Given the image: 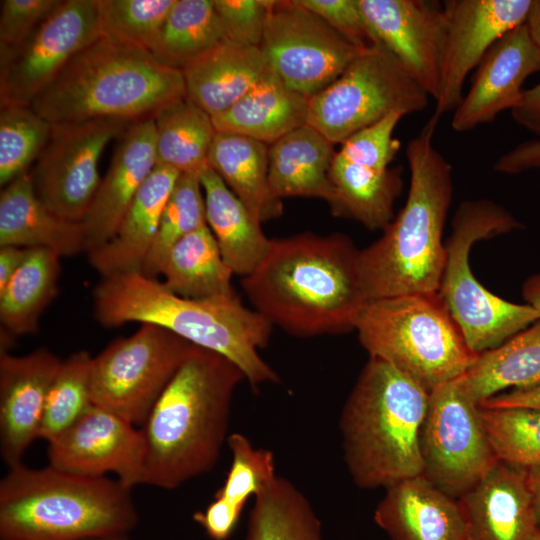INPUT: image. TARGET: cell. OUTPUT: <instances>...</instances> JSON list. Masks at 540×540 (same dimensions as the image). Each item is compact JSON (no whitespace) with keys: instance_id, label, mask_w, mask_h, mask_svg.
I'll return each mask as SVG.
<instances>
[{"instance_id":"55","label":"cell","mask_w":540,"mask_h":540,"mask_svg":"<svg viewBox=\"0 0 540 540\" xmlns=\"http://www.w3.org/2000/svg\"><path fill=\"white\" fill-rule=\"evenodd\" d=\"M531 486L534 497L535 514L537 520V526L540 531V468L529 470Z\"/></svg>"},{"instance_id":"42","label":"cell","mask_w":540,"mask_h":540,"mask_svg":"<svg viewBox=\"0 0 540 540\" xmlns=\"http://www.w3.org/2000/svg\"><path fill=\"white\" fill-rule=\"evenodd\" d=\"M176 0H97L101 36L151 50Z\"/></svg>"},{"instance_id":"43","label":"cell","mask_w":540,"mask_h":540,"mask_svg":"<svg viewBox=\"0 0 540 540\" xmlns=\"http://www.w3.org/2000/svg\"><path fill=\"white\" fill-rule=\"evenodd\" d=\"M226 444L232 461L214 498L241 515L249 498L255 497L277 476L274 455L268 449L254 447L241 433L230 434Z\"/></svg>"},{"instance_id":"53","label":"cell","mask_w":540,"mask_h":540,"mask_svg":"<svg viewBox=\"0 0 540 540\" xmlns=\"http://www.w3.org/2000/svg\"><path fill=\"white\" fill-rule=\"evenodd\" d=\"M524 25L530 39L540 52V0H531Z\"/></svg>"},{"instance_id":"25","label":"cell","mask_w":540,"mask_h":540,"mask_svg":"<svg viewBox=\"0 0 540 540\" xmlns=\"http://www.w3.org/2000/svg\"><path fill=\"white\" fill-rule=\"evenodd\" d=\"M7 245L73 256L84 252L82 224L48 208L36 195L28 171L1 190L0 246Z\"/></svg>"},{"instance_id":"20","label":"cell","mask_w":540,"mask_h":540,"mask_svg":"<svg viewBox=\"0 0 540 540\" xmlns=\"http://www.w3.org/2000/svg\"><path fill=\"white\" fill-rule=\"evenodd\" d=\"M61 359L47 349L0 352V450L9 467L38 439L46 398Z\"/></svg>"},{"instance_id":"2","label":"cell","mask_w":540,"mask_h":540,"mask_svg":"<svg viewBox=\"0 0 540 540\" xmlns=\"http://www.w3.org/2000/svg\"><path fill=\"white\" fill-rule=\"evenodd\" d=\"M245 380L224 356L191 345L141 430L145 481L172 490L213 469L228 439L235 389Z\"/></svg>"},{"instance_id":"49","label":"cell","mask_w":540,"mask_h":540,"mask_svg":"<svg viewBox=\"0 0 540 540\" xmlns=\"http://www.w3.org/2000/svg\"><path fill=\"white\" fill-rule=\"evenodd\" d=\"M493 169L508 175L540 170V138L523 141L503 153L495 161Z\"/></svg>"},{"instance_id":"9","label":"cell","mask_w":540,"mask_h":540,"mask_svg":"<svg viewBox=\"0 0 540 540\" xmlns=\"http://www.w3.org/2000/svg\"><path fill=\"white\" fill-rule=\"evenodd\" d=\"M520 228L521 223L508 210L484 198L461 202L452 218L438 292L469 348L477 354L501 345L540 319L530 305L516 304L488 291L469 264L475 242Z\"/></svg>"},{"instance_id":"24","label":"cell","mask_w":540,"mask_h":540,"mask_svg":"<svg viewBox=\"0 0 540 540\" xmlns=\"http://www.w3.org/2000/svg\"><path fill=\"white\" fill-rule=\"evenodd\" d=\"M179 173L156 166L128 208L114 236L88 253L101 278L142 272L154 244L161 215Z\"/></svg>"},{"instance_id":"1","label":"cell","mask_w":540,"mask_h":540,"mask_svg":"<svg viewBox=\"0 0 540 540\" xmlns=\"http://www.w3.org/2000/svg\"><path fill=\"white\" fill-rule=\"evenodd\" d=\"M359 251L341 233L272 239L264 259L241 285L254 310L290 335L344 334L355 330L368 301Z\"/></svg>"},{"instance_id":"52","label":"cell","mask_w":540,"mask_h":540,"mask_svg":"<svg viewBox=\"0 0 540 540\" xmlns=\"http://www.w3.org/2000/svg\"><path fill=\"white\" fill-rule=\"evenodd\" d=\"M30 249L18 246H0V291L26 259Z\"/></svg>"},{"instance_id":"45","label":"cell","mask_w":540,"mask_h":540,"mask_svg":"<svg viewBox=\"0 0 540 540\" xmlns=\"http://www.w3.org/2000/svg\"><path fill=\"white\" fill-rule=\"evenodd\" d=\"M225 41L259 47L272 0H213Z\"/></svg>"},{"instance_id":"35","label":"cell","mask_w":540,"mask_h":540,"mask_svg":"<svg viewBox=\"0 0 540 540\" xmlns=\"http://www.w3.org/2000/svg\"><path fill=\"white\" fill-rule=\"evenodd\" d=\"M152 118L156 166L199 175L208 166L217 133L212 117L184 97L164 106Z\"/></svg>"},{"instance_id":"37","label":"cell","mask_w":540,"mask_h":540,"mask_svg":"<svg viewBox=\"0 0 540 540\" xmlns=\"http://www.w3.org/2000/svg\"><path fill=\"white\" fill-rule=\"evenodd\" d=\"M223 42L213 0H176L150 53L159 63L182 71Z\"/></svg>"},{"instance_id":"22","label":"cell","mask_w":540,"mask_h":540,"mask_svg":"<svg viewBox=\"0 0 540 540\" xmlns=\"http://www.w3.org/2000/svg\"><path fill=\"white\" fill-rule=\"evenodd\" d=\"M458 501L469 540H531L538 531L529 470L498 461Z\"/></svg>"},{"instance_id":"21","label":"cell","mask_w":540,"mask_h":540,"mask_svg":"<svg viewBox=\"0 0 540 540\" xmlns=\"http://www.w3.org/2000/svg\"><path fill=\"white\" fill-rule=\"evenodd\" d=\"M155 167L153 118L132 122L119 137L109 168L81 221L85 253L103 246L114 236L139 189Z\"/></svg>"},{"instance_id":"57","label":"cell","mask_w":540,"mask_h":540,"mask_svg":"<svg viewBox=\"0 0 540 540\" xmlns=\"http://www.w3.org/2000/svg\"><path fill=\"white\" fill-rule=\"evenodd\" d=\"M531 540H540V531H539V529L535 533V535L531 538Z\"/></svg>"},{"instance_id":"29","label":"cell","mask_w":540,"mask_h":540,"mask_svg":"<svg viewBox=\"0 0 540 540\" xmlns=\"http://www.w3.org/2000/svg\"><path fill=\"white\" fill-rule=\"evenodd\" d=\"M211 230L220 253L233 272L243 277L253 272L266 256L272 239L261 224L209 166L199 174Z\"/></svg>"},{"instance_id":"3","label":"cell","mask_w":540,"mask_h":540,"mask_svg":"<svg viewBox=\"0 0 540 540\" xmlns=\"http://www.w3.org/2000/svg\"><path fill=\"white\" fill-rule=\"evenodd\" d=\"M92 298L94 316L106 328L129 322L154 324L224 356L241 370L252 388L279 381L259 353L268 345L273 325L245 307L236 292L185 298L157 278L134 272L101 278Z\"/></svg>"},{"instance_id":"5","label":"cell","mask_w":540,"mask_h":540,"mask_svg":"<svg viewBox=\"0 0 540 540\" xmlns=\"http://www.w3.org/2000/svg\"><path fill=\"white\" fill-rule=\"evenodd\" d=\"M184 97L181 70L159 63L144 48L99 36L30 107L52 124L107 118L135 122Z\"/></svg>"},{"instance_id":"41","label":"cell","mask_w":540,"mask_h":540,"mask_svg":"<svg viewBox=\"0 0 540 540\" xmlns=\"http://www.w3.org/2000/svg\"><path fill=\"white\" fill-rule=\"evenodd\" d=\"M52 124L30 106L0 107V184L28 172L44 149Z\"/></svg>"},{"instance_id":"36","label":"cell","mask_w":540,"mask_h":540,"mask_svg":"<svg viewBox=\"0 0 540 540\" xmlns=\"http://www.w3.org/2000/svg\"><path fill=\"white\" fill-rule=\"evenodd\" d=\"M245 540H323L322 524L301 490L277 475L254 497Z\"/></svg>"},{"instance_id":"34","label":"cell","mask_w":540,"mask_h":540,"mask_svg":"<svg viewBox=\"0 0 540 540\" xmlns=\"http://www.w3.org/2000/svg\"><path fill=\"white\" fill-rule=\"evenodd\" d=\"M164 285L185 298H209L235 293L234 275L225 263L207 225L178 240L159 267Z\"/></svg>"},{"instance_id":"8","label":"cell","mask_w":540,"mask_h":540,"mask_svg":"<svg viewBox=\"0 0 540 540\" xmlns=\"http://www.w3.org/2000/svg\"><path fill=\"white\" fill-rule=\"evenodd\" d=\"M355 331L370 357L388 362L429 392L462 376L479 355L439 292L369 299Z\"/></svg>"},{"instance_id":"38","label":"cell","mask_w":540,"mask_h":540,"mask_svg":"<svg viewBox=\"0 0 540 540\" xmlns=\"http://www.w3.org/2000/svg\"><path fill=\"white\" fill-rule=\"evenodd\" d=\"M92 358L80 350L61 361L46 398L38 439L49 444L91 408Z\"/></svg>"},{"instance_id":"46","label":"cell","mask_w":540,"mask_h":540,"mask_svg":"<svg viewBox=\"0 0 540 540\" xmlns=\"http://www.w3.org/2000/svg\"><path fill=\"white\" fill-rule=\"evenodd\" d=\"M354 47L377 45L362 13L359 0H300Z\"/></svg>"},{"instance_id":"40","label":"cell","mask_w":540,"mask_h":540,"mask_svg":"<svg viewBox=\"0 0 540 540\" xmlns=\"http://www.w3.org/2000/svg\"><path fill=\"white\" fill-rule=\"evenodd\" d=\"M207 225L199 175L179 174L163 209L154 244L142 274L156 278L168 250L181 238Z\"/></svg>"},{"instance_id":"4","label":"cell","mask_w":540,"mask_h":540,"mask_svg":"<svg viewBox=\"0 0 540 540\" xmlns=\"http://www.w3.org/2000/svg\"><path fill=\"white\" fill-rule=\"evenodd\" d=\"M433 133L425 126L408 142L406 202L381 237L359 251V274L368 300L439 290L453 178L451 164L433 144Z\"/></svg>"},{"instance_id":"51","label":"cell","mask_w":540,"mask_h":540,"mask_svg":"<svg viewBox=\"0 0 540 540\" xmlns=\"http://www.w3.org/2000/svg\"><path fill=\"white\" fill-rule=\"evenodd\" d=\"M479 407L485 409L512 407L540 409V385L503 392L483 401Z\"/></svg>"},{"instance_id":"23","label":"cell","mask_w":540,"mask_h":540,"mask_svg":"<svg viewBox=\"0 0 540 540\" xmlns=\"http://www.w3.org/2000/svg\"><path fill=\"white\" fill-rule=\"evenodd\" d=\"M374 522L391 540H469L458 499L423 474L387 487Z\"/></svg>"},{"instance_id":"16","label":"cell","mask_w":540,"mask_h":540,"mask_svg":"<svg viewBox=\"0 0 540 540\" xmlns=\"http://www.w3.org/2000/svg\"><path fill=\"white\" fill-rule=\"evenodd\" d=\"M531 0H445L446 37L439 92L426 126L460 104L468 75L490 47L507 32L524 24Z\"/></svg>"},{"instance_id":"6","label":"cell","mask_w":540,"mask_h":540,"mask_svg":"<svg viewBox=\"0 0 540 540\" xmlns=\"http://www.w3.org/2000/svg\"><path fill=\"white\" fill-rule=\"evenodd\" d=\"M430 392L370 357L341 411L343 458L362 489L387 488L423 473L420 435Z\"/></svg>"},{"instance_id":"27","label":"cell","mask_w":540,"mask_h":540,"mask_svg":"<svg viewBox=\"0 0 540 540\" xmlns=\"http://www.w3.org/2000/svg\"><path fill=\"white\" fill-rule=\"evenodd\" d=\"M334 143L312 126H301L268 149V186L277 200L314 197L330 204L333 188L329 170Z\"/></svg>"},{"instance_id":"10","label":"cell","mask_w":540,"mask_h":540,"mask_svg":"<svg viewBox=\"0 0 540 540\" xmlns=\"http://www.w3.org/2000/svg\"><path fill=\"white\" fill-rule=\"evenodd\" d=\"M430 96L382 45L360 51L341 75L309 99L307 124L334 144L393 112L426 109Z\"/></svg>"},{"instance_id":"33","label":"cell","mask_w":540,"mask_h":540,"mask_svg":"<svg viewBox=\"0 0 540 540\" xmlns=\"http://www.w3.org/2000/svg\"><path fill=\"white\" fill-rule=\"evenodd\" d=\"M60 256L41 248L26 259L0 291L1 338L37 332L39 319L58 292Z\"/></svg>"},{"instance_id":"12","label":"cell","mask_w":540,"mask_h":540,"mask_svg":"<svg viewBox=\"0 0 540 540\" xmlns=\"http://www.w3.org/2000/svg\"><path fill=\"white\" fill-rule=\"evenodd\" d=\"M423 475L458 499L498 462L479 404L460 377L430 391L420 435Z\"/></svg>"},{"instance_id":"13","label":"cell","mask_w":540,"mask_h":540,"mask_svg":"<svg viewBox=\"0 0 540 540\" xmlns=\"http://www.w3.org/2000/svg\"><path fill=\"white\" fill-rule=\"evenodd\" d=\"M259 48L282 83L309 99L337 79L362 51L300 0H272Z\"/></svg>"},{"instance_id":"17","label":"cell","mask_w":540,"mask_h":540,"mask_svg":"<svg viewBox=\"0 0 540 540\" xmlns=\"http://www.w3.org/2000/svg\"><path fill=\"white\" fill-rule=\"evenodd\" d=\"M48 458L52 467L77 475L114 473L131 489L145 481L146 446L141 428L95 405L49 443Z\"/></svg>"},{"instance_id":"54","label":"cell","mask_w":540,"mask_h":540,"mask_svg":"<svg viewBox=\"0 0 540 540\" xmlns=\"http://www.w3.org/2000/svg\"><path fill=\"white\" fill-rule=\"evenodd\" d=\"M522 295L526 304L540 314V273L528 277L522 286Z\"/></svg>"},{"instance_id":"26","label":"cell","mask_w":540,"mask_h":540,"mask_svg":"<svg viewBox=\"0 0 540 540\" xmlns=\"http://www.w3.org/2000/svg\"><path fill=\"white\" fill-rule=\"evenodd\" d=\"M268 71L259 47L229 42L214 47L182 69L186 97L211 117L235 104Z\"/></svg>"},{"instance_id":"48","label":"cell","mask_w":540,"mask_h":540,"mask_svg":"<svg viewBox=\"0 0 540 540\" xmlns=\"http://www.w3.org/2000/svg\"><path fill=\"white\" fill-rule=\"evenodd\" d=\"M240 517L241 515L216 498L204 510L193 514V520L212 540H228Z\"/></svg>"},{"instance_id":"32","label":"cell","mask_w":540,"mask_h":540,"mask_svg":"<svg viewBox=\"0 0 540 540\" xmlns=\"http://www.w3.org/2000/svg\"><path fill=\"white\" fill-rule=\"evenodd\" d=\"M460 380L478 404L503 392L540 385V319L480 353Z\"/></svg>"},{"instance_id":"31","label":"cell","mask_w":540,"mask_h":540,"mask_svg":"<svg viewBox=\"0 0 540 540\" xmlns=\"http://www.w3.org/2000/svg\"><path fill=\"white\" fill-rule=\"evenodd\" d=\"M268 149L258 140L217 132L208 157V166L260 223L283 211L282 201L273 198L268 186Z\"/></svg>"},{"instance_id":"44","label":"cell","mask_w":540,"mask_h":540,"mask_svg":"<svg viewBox=\"0 0 540 540\" xmlns=\"http://www.w3.org/2000/svg\"><path fill=\"white\" fill-rule=\"evenodd\" d=\"M404 116L402 112H393L357 131L341 143L337 154L355 164L377 170L388 169L401 148L400 140L393 133Z\"/></svg>"},{"instance_id":"50","label":"cell","mask_w":540,"mask_h":540,"mask_svg":"<svg viewBox=\"0 0 540 540\" xmlns=\"http://www.w3.org/2000/svg\"><path fill=\"white\" fill-rule=\"evenodd\" d=\"M510 112L519 126L540 138V83L524 89L519 104Z\"/></svg>"},{"instance_id":"7","label":"cell","mask_w":540,"mask_h":540,"mask_svg":"<svg viewBox=\"0 0 540 540\" xmlns=\"http://www.w3.org/2000/svg\"><path fill=\"white\" fill-rule=\"evenodd\" d=\"M131 488L106 476L48 466L9 467L0 481L1 540H89L126 535L138 523Z\"/></svg>"},{"instance_id":"14","label":"cell","mask_w":540,"mask_h":540,"mask_svg":"<svg viewBox=\"0 0 540 540\" xmlns=\"http://www.w3.org/2000/svg\"><path fill=\"white\" fill-rule=\"evenodd\" d=\"M131 123L110 118L51 123L49 139L29 171L39 199L59 216L81 223L101 181L102 152Z\"/></svg>"},{"instance_id":"15","label":"cell","mask_w":540,"mask_h":540,"mask_svg":"<svg viewBox=\"0 0 540 540\" xmlns=\"http://www.w3.org/2000/svg\"><path fill=\"white\" fill-rule=\"evenodd\" d=\"M99 36L97 0H61L20 45L0 49V107L30 106Z\"/></svg>"},{"instance_id":"28","label":"cell","mask_w":540,"mask_h":540,"mask_svg":"<svg viewBox=\"0 0 540 540\" xmlns=\"http://www.w3.org/2000/svg\"><path fill=\"white\" fill-rule=\"evenodd\" d=\"M309 98L289 89L269 71L235 104L212 117L217 132L271 145L308 121Z\"/></svg>"},{"instance_id":"11","label":"cell","mask_w":540,"mask_h":540,"mask_svg":"<svg viewBox=\"0 0 540 540\" xmlns=\"http://www.w3.org/2000/svg\"><path fill=\"white\" fill-rule=\"evenodd\" d=\"M140 325L93 357L91 366L93 405L136 427L144 424L192 345L163 327Z\"/></svg>"},{"instance_id":"18","label":"cell","mask_w":540,"mask_h":540,"mask_svg":"<svg viewBox=\"0 0 540 540\" xmlns=\"http://www.w3.org/2000/svg\"><path fill=\"white\" fill-rule=\"evenodd\" d=\"M359 4L377 44L435 100L446 37L442 4L428 0H359Z\"/></svg>"},{"instance_id":"39","label":"cell","mask_w":540,"mask_h":540,"mask_svg":"<svg viewBox=\"0 0 540 540\" xmlns=\"http://www.w3.org/2000/svg\"><path fill=\"white\" fill-rule=\"evenodd\" d=\"M483 424L498 461L540 468V409L480 407Z\"/></svg>"},{"instance_id":"30","label":"cell","mask_w":540,"mask_h":540,"mask_svg":"<svg viewBox=\"0 0 540 540\" xmlns=\"http://www.w3.org/2000/svg\"><path fill=\"white\" fill-rule=\"evenodd\" d=\"M329 178L334 216L361 223L369 230H384L394 219V204L403 189L402 169L377 170L349 162L335 153Z\"/></svg>"},{"instance_id":"56","label":"cell","mask_w":540,"mask_h":540,"mask_svg":"<svg viewBox=\"0 0 540 540\" xmlns=\"http://www.w3.org/2000/svg\"><path fill=\"white\" fill-rule=\"evenodd\" d=\"M89 540H129L126 535H115V536H108V537H102V538H95V539H89Z\"/></svg>"},{"instance_id":"19","label":"cell","mask_w":540,"mask_h":540,"mask_svg":"<svg viewBox=\"0 0 540 540\" xmlns=\"http://www.w3.org/2000/svg\"><path fill=\"white\" fill-rule=\"evenodd\" d=\"M539 70L540 52L525 25L507 32L475 68L471 86L453 112L452 129L467 132L511 111L521 100L525 80Z\"/></svg>"},{"instance_id":"47","label":"cell","mask_w":540,"mask_h":540,"mask_svg":"<svg viewBox=\"0 0 540 540\" xmlns=\"http://www.w3.org/2000/svg\"><path fill=\"white\" fill-rule=\"evenodd\" d=\"M61 0H2L0 49L20 45Z\"/></svg>"}]
</instances>
